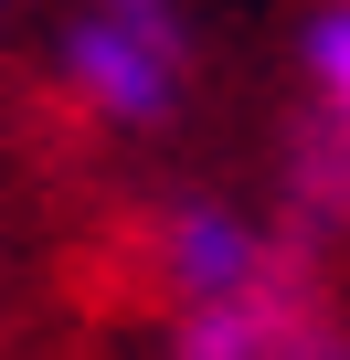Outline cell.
<instances>
[{"instance_id":"8992f818","label":"cell","mask_w":350,"mask_h":360,"mask_svg":"<svg viewBox=\"0 0 350 360\" xmlns=\"http://www.w3.org/2000/svg\"><path fill=\"white\" fill-rule=\"evenodd\" d=\"M0 22H11V0H0Z\"/></svg>"},{"instance_id":"7a4b0ae2","label":"cell","mask_w":350,"mask_h":360,"mask_svg":"<svg viewBox=\"0 0 350 360\" xmlns=\"http://www.w3.org/2000/svg\"><path fill=\"white\" fill-rule=\"evenodd\" d=\"M159 360H350V318L329 307L318 244L287 233V255L255 286L202 297V307H170V349Z\"/></svg>"},{"instance_id":"3957f363","label":"cell","mask_w":350,"mask_h":360,"mask_svg":"<svg viewBox=\"0 0 350 360\" xmlns=\"http://www.w3.org/2000/svg\"><path fill=\"white\" fill-rule=\"evenodd\" d=\"M276 255H287V223H276V212L255 223V212L223 202V191H181V202H159V223H149V276H159L170 307L234 297V286H255Z\"/></svg>"},{"instance_id":"5b68a950","label":"cell","mask_w":350,"mask_h":360,"mask_svg":"<svg viewBox=\"0 0 350 360\" xmlns=\"http://www.w3.org/2000/svg\"><path fill=\"white\" fill-rule=\"evenodd\" d=\"M297 75H308V106L350 127V0H318L308 32H297Z\"/></svg>"},{"instance_id":"6da1fadb","label":"cell","mask_w":350,"mask_h":360,"mask_svg":"<svg viewBox=\"0 0 350 360\" xmlns=\"http://www.w3.org/2000/svg\"><path fill=\"white\" fill-rule=\"evenodd\" d=\"M54 96L106 127V138H149L192 106L202 75V32L181 0H54Z\"/></svg>"},{"instance_id":"277c9868","label":"cell","mask_w":350,"mask_h":360,"mask_svg":"<svg viewBox=\"0 0 350 360\" xmlns=\"http://www.w3.org/2000/svg\"><path fill=\"white\" fill-rule=\"evenodd\" d=\"M287 202H297L287 233H308V244L350 223V127L318 117V106H308V127L287 138Z\"/></svg>"}]
</instances>
